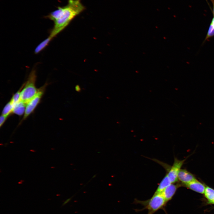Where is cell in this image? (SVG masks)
<instances>
[{"label": "cell", "mask_w": 214, "mask_h": 214, "mask_svg": "<svg viewBox=\"0 0 214 214\" xmlns=\"http://www.w3.org/2000/svg\"><path fill=\"white\" fill-rule=\"evenodd\" d=\"M85 9L81 0H68L65 6L58 7L56 9L45 16L54 23V27L49 36L53 39Z\"/></svg>", "instance_id": "obj_1"}, {"label": "cell", "mask_w": 214, "mask_h": 214, "mask_svg": "<svg viewBox=\"0 0 214 214\" xmlns=\"http://www.w3.org/2000/svg\"><path fill=\"white\" fill-rule=\"evenodd\" d=\"M167 203L161 193H154L150 198L145 200H140L136 199L133 202L134 204H140L143 207L141 209H136V212L147 210L148 212L147 214H154L160 210H163L166 213L165 207Z\"/></svg>", "instance_id": "obj_2"}, {"label": "cell", "mask_w": 214, "mask_h": 214, "mask_svg": "<svg viewBox=\"0 0 214 214\" xmlns=\"http://www.w3.org/2000/svg\"><path fill=\"white\" fill-rule=\"evenodd\" d=\"M36 77V70L33 69L21 92L20 100L26 104L36 95L38 92V89L35 86Z\"/></svg>", "instance_id": "obj_3"}, {"label": "cell", "mask_w": 214, "mask_h": 214, "mask_svg": "<svg viewBox=\"0 0 214 214\" xmlns=\"http://www.w3.org/2000/svg\"><path fill=\"white\" fill-rule=\"evenodd\" d=\"M186 159L180 160L175 157L172 165L170 166L166 170V174L172 183H175L178 181V174Z\"/></svg>", "instance_id": "obj_4"}, {"label": "cell", "mask_w": 214, "mask_h": 214, "mask_svg": "<svg viewBox=\"0 0 214 214\" xmlns=\"http://www.w3.org/2000/svg\"><path fill=\"white\" fill-rule=\"evenodd\" d=\"M46 85L38 89L36 95L27 104L23 119L26 118L34 110L40 102L44 93Z\"/></svg>", "instance_id": "obj_5"}, {"label": "cell", "mask_w": 214, "mask_h": 214, "mask_svg": "<svg viewBox=\"0 0 214 214\" xmlns=\"http://www.w3.org/2000/svg\"><path fill=\"white\" fill-rule=\"evenodd\" d=\"M181 183H172L166 187L161 193L168 202L172 199L177 189L181 187Z\"/></svg>", "instance_id": "obj_6"}, {"label": "cell", "mask_w": 214, "mask_h": 214, "mask_svg": "<svg viewBox=\"0 0 214 214\" xmlns=\"http://www.w3.org/2000/svg\"><path fill=\"white\" fill-rule=\"evenodd\" d=\"M178 181L182 186L196 179L195 176L185 169H181L178 175Z\"/></svg>", "instance_id": "obj_7"}, {"label": "cell", "mask_w": 214, "mask_h": 214, "mask_svg": "<svg viewBox=\"0 0 214 214\" xmlns=\"http://www.w3.org/2000/svg\"><path fill=\"white\" fill-rule=\"evenodd\" d=\"M186 187L197 193L203 194L206 187L205 185L196 179L193 181L184 185Z\"/></svg>", "instance_id": "obj_8"}, {"label": "cell", "mask_w": 214, "mask_h": 214, "mask_svg": "<svg viewBox=\"0 0 214 214\" xmlns=\"http://www.w3.org/2000/svg\"><path fill=\"white\" fill-rule=\"evenodd\" d=\"M171 183L170 179L166 173L165 176L159 183L154 193H161L166 187Z\"/></svg>", "instance_id": "obj_9"}, {"label": "cell", "mask_w": 214, "mask_h": 214, "mask_svg": "<svg viewBox=\"0 0 214 214\" xmlns=\"http://www.w3.org/2000/svg\"><path fill=\"white\" fill-rule=\"evenodd\" d=\"M27 104L20 100L14 106L12 112L18 115L21 116L25 113Z\"/></svg>", "instance_id": "obj_10"}, {"label": "cell", "mask_w": 214, "mask_h": 214, "mask_svg": "<svg viewBox=\"0 0 214 214\" xmlns=\"http://www.w3.org/2000/svg\"><path fill=\"white\" fill-rule=\"evenodd\" d=\"M204 194L205 197L207 200V203L213 204L214 202V189L206 186Z\"/></svg>", "instance_id": "obj_11"}, {"label": "cell", "mask_w": 214, "mask_h": 214, "mask_svg": "<svg viewBox=\"0 0 214 214\" xmlns=\"http://www.w3.org/2000/svg\"><path fill=\"white\" fill-rule=\"evenodd\" d=\"M53 39L49 36L45 39L42 41L35 48L34 51V53L37 54L41 51L48 45Z\"/></svg>", "instance_id": "obj_12"}, {"label": "cell", "mask_w": 214, "mask_h": 214, "mask_svg": "<svg viewBox=\"0 0 214 214\" xmlns=\"http://www.w3.org/2000/svg\"><path fill=\"white\" fill-rule=\"evenodd\" d=\"M14 105L10 100L5 106L2 111V115L8 116L12 112Z\"/></svg>", "instance_id": "obj_13"}, {"label": "cell", "mask_w": 214, "mask_h": 214, "mask_svg": "<svg viewBox=\"0 0 214 214\" xmlns=\"http://www.w3.org/2000/svg\"><path fill=\"white\" fill-rule=\"evenodd\" d=\"M24 85V84L22 85L20 89L13 96L10 100L14 105L20 100L21 92Z\"/></svg>", "instance_id": "obj_14"}, {"label": "cell", "mask_w": 214, "mask_h": 214, "mask_svg": "<svg viewBox=\"0 0 214 214\" xmlns=\"http://www.w3.org/2000/svg\"><path fill=\"white\" fill-rule=\"evenodd\" d=\"M213 36H214V28L210 23L204 41Z\"/></svg>", "instance_id": "obj_15"}, {"label": "cell", "mask_w": 214, "mask_h": 214, "mask_svg": "<svg viewBox=\"0 0 214 214\" xmlns=\"http://www.w3.org/2000/svg\"><path fill=\"white\" fill-rule=\"evenodd\" d=\"M8 117L2 115L0 118V126L1 127L3 124Z\"/></svg>", "instance_id": "obj_16"}, {"label": "cell", "mask_w": 214, "mask_h": 214, "mask_svg": "<svg viewBox=\"0 0 214 214\" xmlns=\"http://www.w3.org/2000/svg\"><path fill=\"white\" fill-rule=\"evenodd\" d=\"M73 196H72L67 199L63 203L62 206H64L65 205H66V204H67L69 202H70L72 198L73 197Z\"/></svg>", "instance_id": "obj_17"}, {"label": "cell", "mask_w": 214, "mask_h": 214, "mask_svg": "<svg viewBox=\"0 0 214 214\" xmlns=\"http://www.w3.org/2000/svg\"><path fill=\"white\" fill-rule=\"evenodd\" d=\"M75 90L77 92H79L81 91V89L80 86L78 85H76L75 86Z\"/></svg>", "instance_id": "obj_18"}, {"label": "cell", "mask_w": 214, "mask_h": 214, "mask_svg": "<svg viewBox=\"0 0 214 214\" xmlns=\"http://www.w3.org/2000/svg\"><path fill=\"white\" fill-rule=\"evenodd\" d=\"M211 1L213 6V13L214 17V0H210Z\"/></svg>", "instance_id": "obj_19"}, {"label": "cell", "mask_w": 214, "mask_h": 214, "mask_svg": "<svg viewBox=\"0 0 214 214\" xmlns=\"http://www.w3.org/2000/svg\"><path fill=\"white\" fill-rule=\"evenodd\" d=\"M211 23L212 24L214 28V17L213 18Z\"/></svg>", "instance_id": "obj_20"}, {"label": "cell", "mask_w": 214, "mask_h": 214, "mask_svg": "<svg viewBox=\"0 0 214 214\" xmlns=\"http://www.w3.org/2000/svg\"><path fill=\"white\" fill-rule=\"evenodd\" d=\"M95 176H96V175H94V176H93L92 177V178H94V177H95Z\"/></svg>", "instance_id": "obj_21"}, {"label": "cell", "mask_w": 214, "mask_h": 214, "mask_svg": "<svg viewBox=\"0 0 214 214\" xmlns=\"http://www.w3.org/2000/svg\"><path fill=\"white\" fill-rule=\"evenodd\" d=\"M213 204H214V202H213Z\"/></svg>", "instance_id": "obj_22"}]
</instances>
